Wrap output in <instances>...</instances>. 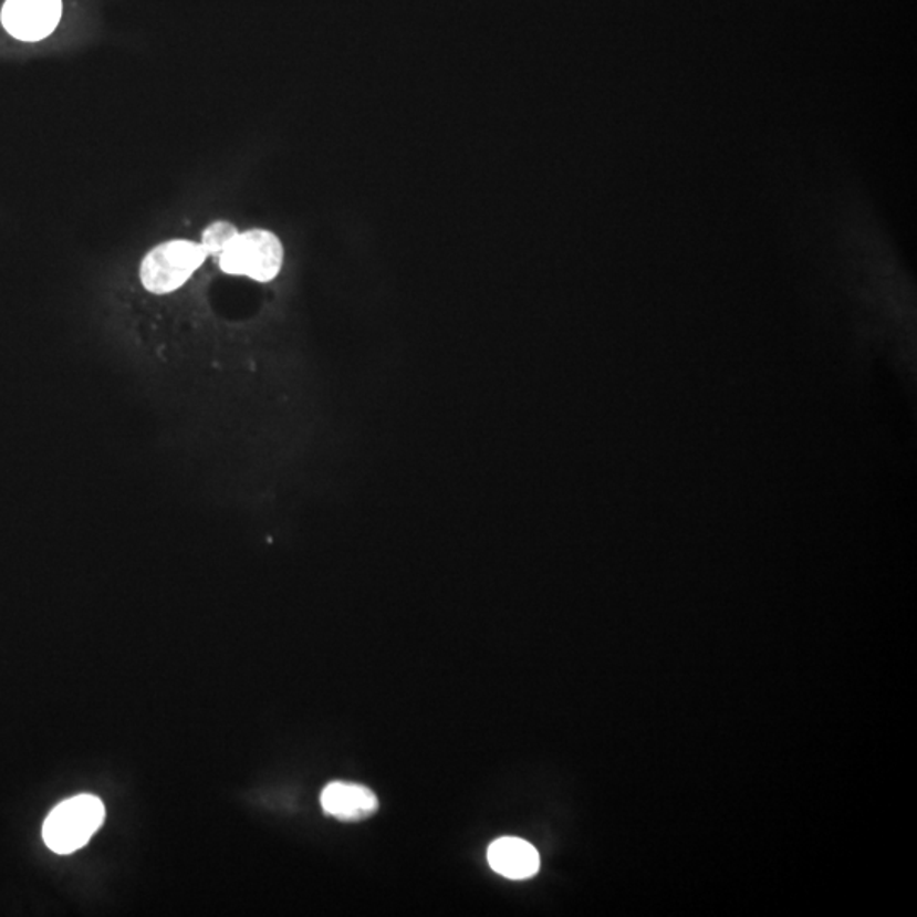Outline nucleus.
I'll return each mask as SVG.
<instances>
[{"label": "nucleus", "mask_w": 917, "mask_h": 917, "mask_svg": "<svg viewBox=\"0 0 917 917\" xmlns=\"http://www.w3.org/2000/svg\"><path fill=\"white\" fill-rule=\"evenodd\" d=\"M62 11V0H6L2 24L18 40L40 41L59 27Z\"/></svg>", "instance_id": "nucleus-4"}, {"label": "nucleus", "mask_w": 917, "mask_h": 917, "mask_svg": "<svg viewBox=\"0 0 917 917\" xmlns=\"http://www.w3.org/2000/svg\"><path fill=\"white\" fill-rule=\"evenodd\" d=\"M488 863L497 874L510 880L534 877L541 866L538 850L519 837H501L488 848Z\"/></svg>", "instance_id": "nucleus-6"}, {"label": "nucleus", "mask_w": 917, "mask_h": 917, "mask_svg": "<svg viewBox=\"0 0 917 917\" xmlns=\"http://www.w3.org/2000/svg\"><path fill=\"white\" fill-rule=\"evenodd\" d=\"M238 237V230L227 221H216L209 225L202 233L201 246L208 256H215L220 259L221 253L228 249L231 241Z\"/></svg>", "instance_id": "nucleus-7"}, {"label": "nucleus", "mask_w": 917, "mask_h": 917, "mask_svg": "<svg viewBox=\"0 0 917 917\" xmlns=\"http://www.w3.org/2000/svg\"><path fill=\"white\" fill-rule=\"evenodd\" d=\"M201 243L189 240L164 241L143 259L139 279L152 294L174 293L205 263Z\"/></svg>", "instance_id": "nucleus-2"}, {"label": "nucleus", "mask_w": 917, "mask_h": 917, "mask_svg": "<svg viewBox=\"0 0 917 917\" xmlns=\"http://www.w3.org/2000/svg\"><path fill=\"white\" fill-rule=\"evenodd\" d=\"M323 811L332 817L355 823L376 814L379 809L376 793L366 785L351 782H333L323 789Z\"/></svg>", "instance_id": "nucleus-5"}, {"label": "nucleus", "mask_w": 917, "mask_h": 917, "mask_svg": "<svg viewBox=\"0 0 917 917\" xmlns=\"http://www.w3.org/2000/svg\"><path fill=\"white\" fill-rule=\"evenodd\" d=\"M106 817L101 799L82 793L56 805L43 824V840L48 848L59 855H70L88 843Z\"/></svg>", "instance_id": "nucleus-1"}, {"label": "nucleus", "mask_w": 917, "mask_h": 917, "mask_svg": "<svg viewBox=\"0 0 917 917\" xmlns=\"http://www.w3.org/2000/svg\"><path fill=\"white\" fill-rule=\"evenodd\" d=\"M284 249L272 231L250 230L238 233L220 256L221 271L269 282L281 272Z\"/></svg>", "instance_id": "nucleus-3"}]
</instances>
